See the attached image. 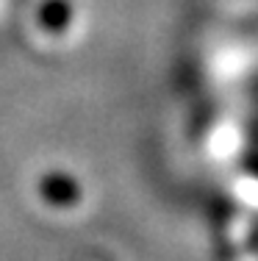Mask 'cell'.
<instances>
[{
	"label": "cell",
	"mask_w": 258,
	"mask_h": 261,
	"mask_svg": "<svg viewBox=\"0 0 258 261\" xmlns=\"http://www.w3.org/2000/svg\"><path fill=\"white\" fill-rule=\"evenodd\" d=\"M34 20L42 42H56L61 36H72L75 28L64 22L78 25V6H72V0H42V6L34 11Z\"/></svg>",
	"instance_id": "obj_1"
}]
</instances>
